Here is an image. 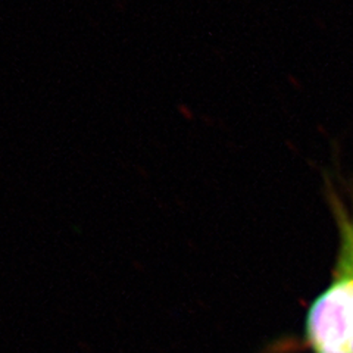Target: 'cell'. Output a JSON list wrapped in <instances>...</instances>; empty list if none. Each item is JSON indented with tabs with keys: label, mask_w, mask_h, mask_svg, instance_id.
I'll list each match as a JSON object with an SVG mask.
<instances>
[{
	"label": "cell",
	"mask_w": 353,
	"mask_h": 353,
	"mask_svg": "<svg viewBox=\"0 0 353 353\" xmlns=\"http://www.w3.org/2000/svg\"><path fill=\"white\" fill-rule=\"evenodd\" d=\"M339 228V253L333 279L306 314L305 341L314 353H353V197L347 208L328 190Z\"/></svg>",
	"instance_id": "cell-1"
}]
</instances>
